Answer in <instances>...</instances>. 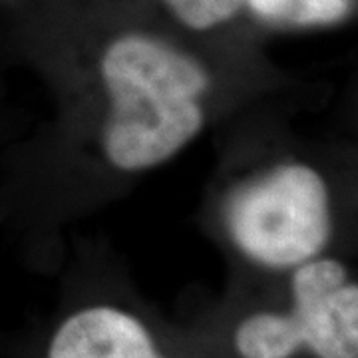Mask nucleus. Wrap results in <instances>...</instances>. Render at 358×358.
<instances>
[{"label": "nucleus", "mask_w": 358, "mask_h": 358, "mask_svg": "<svg viewBox=\"0 0 358 358\" xmlns=\"http://www.w3.org/2000/svg\"><path fill=\"white\" fill-rule=\"evenodd\" d=\"M98 72L108 102L102 154L115 171L166 166L203 131L211 74L189 52L128 32L103 48Z\"/></svg>", "instance_id": "1"}, {"label": "nucleus", "mask_w": 358, "mask_h": 358, "mask_svg": "<svg viewBox=\"0 0 358 358\" xmlns=\"http://www.w3.org/2000/svg\"><path fill=\"white\" fill-rule=\"evenodd\" d=\"M223 221L245 259L267 268H294L319 257L331 239V193L315 167L287 162L237 183Z\"/></svg>", "instance_id": "2"}, {"label": "nucleus", "mask_w": 358, "mask_h": 358, "mask_svg": "<svg viewBox=\"0 0 358 358\" xmlns=\"http://www.w3.org/2000/svg\"><path fill=\"white\" fill-rule=\"evenodd\" d=\"M291 293L303 348L317 358H358V285L341 261L315 257L294 267Z\"/></svg>", "instance_id": "3"}, {"label": "nucleus", "mask_w": 358, "mask_h": 358, "mask_svg": "<svg viewBox=\"0 0 358 358\" xmlns=\"http://www.w3.org/2000/svg\"><path fill=\"white\" fill-rule=\"evenodd\" d=\"M46 358H166L145 324L117 307L76 310L58 327Z\"/></svg>", "instance_id": "4"}, {"label": "nucleus", "mask_w": 358, "mask_h": 358, "mask_svg": "<svg viewBox=\"0 0 358 358\" xmlns=\"http://www.w3.org/2000/svg\"><path fill=\"white\" fill-rule=\"evenodd\" d=\"M241 358H293L301 348V336L291 313L261 310L243 319L233 334Z\"/></svg>", "instance_id": "5"}, {"label": "nucleus", "mask_w": 358, "mask_h": 358, "mask_svg": "<svg viewBox=\"0 0 358 358\" xmlns=\"http://www.w3.org/2000/svg\"><path fill=\"white\" fill-rule=\"evenodd\" d=\"M259 20L279 26H324L343 20L350 0H245Z\"/></svg>", "instance_id": "6"}, {"label": "nucleus", "mask_w": 358, "mask_h": 358, "mask_svg": "<svg viewBox=\"0 0 358 358\" xmlns=\"http://www.w3.org/2000/svg\"><path fill=\"white\" fill-rule=\"evenodd\" d=\"M179 24L205 32L227 24L241 10L245 0H164Z\"/></svg>", "instance_id": "7"}]
</instances>
